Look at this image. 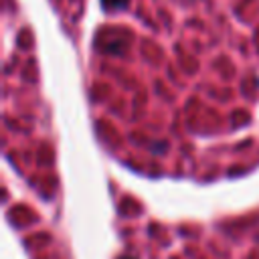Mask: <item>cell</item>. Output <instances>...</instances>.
Returning <instances> with one entry per match:
<instances>
[{"label":"cell","mask_w":259,"mask_h":259,"mask_svg":"<svg viewBox=\"0 0 259 259\" xmlns=\"http://www.w3.org/2000/svg\"><path fill=\"white\" fill-rule=\"evenodd\" d=\"M119 259H134V257H127V255H121Z\"/></svg>","instance_id":"7a4b0ae2"},{"label":"cell","mask_w":259,"mask_h":259,"mask_svg":"<svg viewBox=\"0 0 259 259\" xmlns=\"http://www.w3.org/2000/svg\"><path fill=\"white\" fill-rule=\"evenodd\" d=\"M127 2L130 0H101V4H103L105 10H121V8L127 6Z\"/></svg>","instance_id":"6da1fadb"}]
</instances>
